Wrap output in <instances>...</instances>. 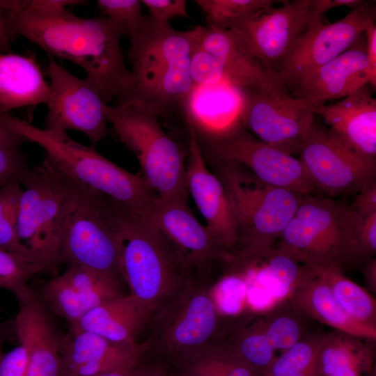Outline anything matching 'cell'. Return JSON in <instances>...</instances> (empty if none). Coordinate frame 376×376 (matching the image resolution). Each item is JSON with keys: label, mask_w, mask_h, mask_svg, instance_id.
<instances>
[{"label": "cell", "mask_w": 376, "mask_h": 376, "mask_svg": "<svg viewBox=\"0 0 376 376\" xmlns=\"http://www.w3.org/2000/svg\"><path fill=\"white\" fill-rule=\"evenodd\" d=\"M187 156V190L206 221L208 233L219 247L235 246L238 229L233 209L221 181L207 168L198 135L190 124Z\"/></svg>", "instance_id": "cell-19"}, {"label": "cell", "mask_w": 376, "mask_h": 376, "mask_svg": "<svg viewBox=\"0 0 376 376\" xmlns=\"http://www.w3.org/2000/svg\"><path fill=\"white\" fill-rule=\"evenodd\" d=\"M312 302L318 313L328 322L336 324L347 322L348 315L329 287L325 285L317 287L312 295Z\"/></svg>", "instance_id": "cell-40"}, {"label": "cell", "mask_w": 376, "mask_h": 376, "mask_svg": "<svg viewBox=\"0 0 376 376\" xmlns=\"http://www.w3.org/2000/svg\"><path fill=\"white\" fill-rule=\"evenodd\" d=\"M15 329L26 352V376H62L60 335L36 297L20 306Z\"/></svg>", "instance_id": "cell-25"}, {"label": "cell", "mask_w": 376, "mask_h": 376, "mask_svg": "<svg viewBox=\"0 0 376 376\" xmlns=\"http://www.w3.org/2000/svg\"><path fill=\"white\" fill-rule=\"evenodd\" d=\"M154 312L132 294L107 300L70 325L72 331H85L120 343H134Z\"/></svg>", "instance_id": "cell-26"}, {"label": "cell", "mask_w": 376, "mask_h": 376, "mask_svg": "<svg viewBox=\"0 0 376 376\" xmlns=\"http://www.w3.org/2000/svg\"><path fill=\"white\" fill-rule=\"evenodd\" d=\"M19 185L12 183L0 188V249L33 262L16 231L19 201L23 192Z\"/></svg>", "instance_id": "cell-29"}, {"label": "cell", "mask_w": 376, "mask_h": 376, "mask_svg": "<svg viewBox=\"0 0 376 376\" xmlns=\"http://www.w3.org/2000/svg\"><path fill=\"white\" fill-rule=\"evenodd\" d=\"M123 283L118 278L73 266L46 281L41 296L51 311L70 325L101 303L125 295Z\"/></svg>", "instance_id": "cell-18"}, {"label": "cell", "mask_w": 376, "mask_h": 376, "mask_svg": "<svg viewBox=\"0 0 376 376\" xmlns=\"http://www.w3.org/2000/svg\"><path fill=\"white\" fill-rule=\"evenodd\" d=\"M311 0L283 1L272 6L233 18L220 29L239 31L252 52L267 68H275L309 25Z\"/></svg>", "instance_id": "cell-16"}, {"label": "cell", "mask_w": 376, "mask_h": 376, "mask_svg": "<svg viewBox=\"0 0 376 376\" xmlns=\"http://www.w3.org/2000/svg\"><path fill=\"white\" fill-rule=\"evenodd\" d=\"M241 88V124L266 145L299 155L315 117L311 107L291 95Z\"/></svg>", "instance_id": "cell-14"}, {"label": "cell", "mask_w": 376, "mask_h": 376, "mask_svg": "<svg viewBox=\"0 0 376 376\" xmlns=\"http://www.w3.org/2000/svg\"><path fill=\"white\" fill-rule=\"evenodd\" d=\"M97 5L110 19L121 25L130 37L141 29L148 17L141 13V1L98 0Z\"/></svg>", "instance_id": "cell-32"}, {"label": "cell", "mask_w": 376, "mask_h": 376, "mask_svg": "<svg viewBox=\"0 0 376 376\" xmlns=\"http://www.w3.org/2000/svg\"><path fill=\"white\" fill-rule=\"evenodd\" d=\"M31 169L19 148H0V188L12 183L22 184Z\"/></svg>", "instance_id": "cell-37"}, {"label": "cell", "mask_w": 376, "mask_h": 376, "mask_svg": "<svg viewBox=\"0 0 376 376\" xmlns=\"http://www.w3.org/2000/svg\"><path fill=\"white\" fill-rule=\"evenodd\" d=\"M136 366H130L128 368H125L123 369L114 370L111 372L98 374L94 376H132L133 372L135 368L136 367Z\"/></svg>", "instance_id": "cell-54"}, {"label": "cell", "mask_w": 376, "mask_h": 376, "mask_svg": "<svg viewBox=\"0 0 376 376\" xmlns=\"http://www.w3.org/2000/svg\"><path fill=\"white\" fill-rule=\"evenodd\" d=\"M375 8L367 2L342 19L308 26L300 34L275 68L290 92L308 72L347 49L375 20Z\"/></svg>", "instance_id": "cell-12"}, {"label": "cell", "mask_w": 376, "mask_h": 376, "mask_svg": "<svg viewBox=\"0 0 376 376\" xmlns=\"http://www.w3.org/2000/svg\"><path fill=\"white\" fill-rule=\"evenodd\" d=\"M237 361L221 352L216 346L184 367L185 376H232Z\"/></svg>", "instance_id": "cell-36"}, {"label": "cell", "mask_w": 376, "mask_h": 376, "mask_svg": "<svg viewBox=\"0 0 376 376\" xmlns=\"http://www.w3.org/2000/svg\"><path fill=\"white\" fill-rule=\"evenodd\" d=\"M364 3L361 0H311L310 10L314 19L320 22L322 21L324 13L332 8L347 6L353 10L361 7Z\"/></svg>", "instance_id": "cell-49"}, {"label": "cell", "mask_w": 376, "mask_h": 376, "mask_svg": "<svg viewBox=\"0 0 376 376\" xmlns=\"http://www.w3.org/2000/svg\"><path fill=\"white\" fill-rule=\"evenodd\" d=\"M299 155L316 191L327 196L359 193L375 182L376 160L356 152L315 117Z\"/></svg>", "instance_id": "cell-11"}, {"label": "cell", "mask_w": 376, "mask_h": 376, "mask_svg": "<svg viewBox=\"0 0 376 376\" xmlns=\"http://www.w3.org/2000/svg\"><path fill=\"white\" fill-rule=\"evenodd\" d=\"M219 178L233 209L244 252L267 248L292 219L302 194L267 184L233 162H221Z\"/></svg>", "instance_id": "cell-8"}, {"label": "cell", "mask_w": 376, "mask_h": 376, "mask_svg": "<svg viewBox=\"0 0 376 376\" xmlns=\"http://www.w3.org/2000/svg\"><path fill=\"white\" fill-rule=\"evenodd\" d=\"M11 53L12 49L10 45V39L6 29L3 10L0 1V54Z\"/></svg>", "instance_id": "cell-53"}, {"label": "cell", "mask_w": 376, "mask_h": 376, "mask_svg": "<svg viewBox=\"0 0 376 376\" xmlns=\"http://www.w3.org/2000/svg\"><path fill=\"white\" fill-rule=\"evenodd\" d=\"M59 262L123 280L114 201L69 177Z\"/></svg>", "instance_id": "cell-6"}, {"label": "cell", "mask_w": 376, "mask_h": 376, "mask_svg": "<svg viewBox=\"0 0 376 376\" xmlns=\"http://www.w3.org/2000/svg\"><path fill=\"white\" fill-rule=\"evenodd\" d=\"M322 366V371L326 376L338 368L345 367L354 368L351 359L345 350L332 347L327 349L323 352Z\"/></svg>", "instance_id": "cell-46"}, {"label": "cell", "mask_w": 376, "mask_h": 376, "mask_svg": "<svg viewBox=\"0 0 376 376\" xmlns=\"http://www.w3.org/2000/svg\"><path fill=\"white\" fill-rule=\"evenodd\" d=\"M196 45L219 61L227 83L273 95H291L277 73L260 62L239 31L199 26Z\"/></svg>", "instance_id": "cell-17"}, {"label": "cell", "mask_w": 376, "mask_h": 376, "mask_svg": "<svg viewBox=\"0 0 376 376\" xmlns=\"http://www.w3.org/2000/svg\"><path fill=\"white\" fill-rule=\"evenodd\" d=\"M3 355H4V353L3 352V350H2V338H1V335L0 333V362Z\"/></svg>", "instance_id": "cell-56"}, {"label": "cell", "mask_w": 376, "mask_h": 376, "mask_svg": "<svg viewBox=\"0 0 376 376\" xmlns=\"http://www.w3.org/2000/svg\"><path fill=\"white\" fill-rule=\"evenodd\" d=\"M206 15L208 26L220 29L227 21L273 6L272 0H196Z\"/></svg>", "instance_id": "cell-31"}, {"label": "cell", "mask_w": 376, "mask_h": 376, "mask_svg": "<svg viewBox=\"0 0 376 376\" xmlns=\"http://www.w3.org/2000/svg\"><path fill=\"white\" fill-rule=\"evenodd\" d=\"M212 297L216 307L226 314H235L242 305L246 292V285L240 277L230 276L223 279Z\"/></svg>", "instance_id": "cell-38"}, {"label": "cell", "mask_w": 376, "mask_h": 376, "mask_svg": "<svg viewBox=\"0 0 376 376\" xmlns=\"http://www.w3.org/2000/svg\"><path fill=\"white\" fill-rule=\"evenodd\" d=\"M367 66L364 31L345 52L306 75L290 95L309 107L343 99L368 84Z\"/></svg>", "instance_id": "cell-20"}, {"label": "cell", "mask_w": 376, "mask_h": 376, "mask_svg": "<svg viewBox=\"0 0 376 376\" xmlns=\"http://www.w3.org/2000/svg\"><path fill=\"white\" fill-rule=\"evenodd\" d=\"M210 141L220 162L237 163L267 184L302 195L316 191L300 159L266 145L242 124Z\"/></svg>", "instance_id": "cell-15"}, {"label": "cell", "mask_w": 376, "mask_h": 376, "mask_svg": "<svg viewBox=\"0 0 376 376\" xmlns=\"http://www.w3.org/2000/svg\"><path fill=\"white\" fill-rule=\"evenodd\" d=\"M48 56L47 74L50 84L45 129L60 132L68 130L83 132L95 146L109 132L104 111L107 103L86 78L75 77L53 56Z\"/></svg>", "instance_id": "cell-13"}, {"label": "cell", "mask_w": 376, "mask_h": 376, "mask_svg": "<svg viewBox=\"0 0 376 376\" xmlns=\"http://www.w3.org/2000/svg\"><path fill=\"white\" fill-rule=\"evenodd\" d=\"M16 231L42 272L58 275L61 228L70 193L69 180L44 156L23 182Z\"/></svg>", "instance_id": "cell-7"}, {"label": "cell", "mask_w": 376, "mask_h": 376, "mask_svg": "<svg viewBox=\"0 0 376 376\" xmlns=\"http://www.w3.org/2000/svg\"><path fill=\"white\" fill-rule=\"evenodd\" d=\"M351 210V209H350ZM354 232L356 246L375 251L376 249V214L361 215L352 210Z\"/></svg>", "instance_id": "cell-43"}, {"label": "cell", "mask_w": 376, "mask_h": 376, "mask_svg": "<svg viewBox=\"0 0 376 376\" xmlns=\"http://www.w3.org/2000/svg\"><path fill=\"white\" fill-rule=\"evenodd\" d=\"M257 282L273 297H284L298 276L295 261L286 253L274 255L267 264L251 271Z\"/></svg>", "instance_id": "cell-30"}, {"label": "cell", "mask_w": 376, "mask_h": 376, "mask_svg": "<svg viewBox=\"0 0 376 376\" xmlns=\"http://www.w3.org/2000/svg\"><path fill=\"white\" fill-rule=\"evenodd\" d=\"M104 111L118 140L136 156L148 187L166 200L188 201L187 152L169 137L159 121L162 109L140 98H130Z\"/></svg>", "instance_id": "cell-4"}, {"label": "cell", "mask_w": 376, "mask_h": 376, "mask_svg": "<svg viewBox=\"0 0 376 376\" xmlns=\"http://www.w3.org/2000/svg\"><path fill=\"white\" fill-rule=\"evenodd\" d=\"M49 95L34 56L0 54V111L46 104Z\"/></svg>", "instance_id": "cell-27"}, {"label": "cell", "mask_w": 376, "mask_h": 376, "mask_svg": "<svg viewBox=\"0 0 376 376\" xmlns=\"http://www.w3.org/2000/svg\"><path fill=\"white\" fill-rule=\"evenodd\" d=\"M273 350L265 334H251L242 340L237 357L249 366L264 367L270 363Z\"/></svg>", "instance_id": "cell-39"}, {"label": "cell", "mask_w": 376, "mask_h": 376, "mask_svg": "<svg viewBox=\"0 0 376 376\" xmlns=\"http://www.w3.org/2000/svg\"><path fill=\"white\" fill-rule=\"evenodd\" d=\"M312 362L311 347L304 343H297L274 363L270 376H294L298 374L311 376Z\"/></svg>", "instance_id": "cell-34"}, {"label": "cell", "mask_w": 376, "mask_h": 376, "mask_svg": "<svg viewBox=\"0 0 376 376\" xmlns=\"http://www.w3.org/2000/svg\"><path fill=\"white\" fill-rule=\"evenodd\" d=\"M368 60L367 76L368 84L376 86V25L372 21L365 30Z\"/></svg>", "instance_id": "cell-47"}, {"label": "cell", "mask_w": 376, "mask_h": 376, "mask_svg": "<svg viewBox=\"0 0 376 376\" xmlns=\"http://www.w3.org/2000/svg\"><path fill=\"white\" fill-rule=\"evenodd\" d=\"M151 319L148 350L183 368L215 346L217 308L210 292L193 280Z\"/></svg>", "instance_id": "cell-9"}, {"label": "cell", "mask_w": 376, "mask_h": 376, "mask_svg": "<svg viewBox=\"0 0 376 376\" xmlns=\"http://www.w3.org/2000/svg\"><path fill=\"white\" fill-rule=\"evenodd\" d=\"M62 376H94L136 366L147 342L120 343L85 331L60 335Z\"/></svg>", "instance_id": "cell-21"}, {"label": "cell", "mask_w": 376, "mask_h": 376, "mask_svg": "<svg viewBox=\"0 0 376 376\" xmlns=\"http://www.w3.org/2000/svg\"><path fill=\"white\" fill-rule=\"evenodd\" d=\"M10 40L19 35L48 55L71 61L86 72L105 102L127 97L133 78L125 63L123 27L108 17L83 18L65 9L41 14L20 8L16 0L1 1Z\"/></svg>", "instance_id": "cell-1"}, {"label": "cell", "mask_w": 376, "mask_h": 376, "mask_svg": "<svg viewBox=\"0 0 376 376\" xmlns=\"http://www.w3.org/2000/svg\"><path fill=\"white\" fill-rule=\"evenodd\" d=\"M26 141V139L0 122V148H19Z\"/></svg>", "instance_id": "cell-50"}, {"label": "cell", "mask_w": 376, "mask_h": 376, "mask_svg": "<svg viewBox=\"0 0 376 376\" xmlns=\"http://www.w3.org/2000/svg\"><path fill=\"white\" fill-rule=\"evenodd\" d=\"M189 74L192 83L196 84L209 85L226 82L219 61L197 46L196 42L190 56Z\"/></svg>", "instance_id": "cell-35"}, {"label": "cell", "mask_w": 376, "mask_h": 376, "mask_svg": "<svg viewBox=\"0 0 376 376\" xmlns=\"http://www.w3.org/2000/svg\"><path fill=\"white\" fill-rule=\"evenodd\" d=\"M148 218L177 249L189 268L203 271L219 256L220 247L192 214L188 201L166 200L156 196Z\"/></svg>", "instance_id": "cell-22"}, {"label": "cell", "mask_w": 376, "mask_h": 376, "mask_svg": "<svg viewBox=\"0 0 376 376\" xmlns=\"http://www.w3.org/2000/svg\"><path fill=\"white\" fill-rule=\"evenodd\" d=\"M350 207L361 215L376 214V183L359 191Z\"/></svg>", "instance_id": "cell-48"}, {"label": "cell", "mask_w": 376, "mask_h": 376, "mask_svg": "<svg viewBox=\"0 0 376 376\" xmlns=\"http://www.w3.org/2000/svg\"><path fill=\"white\" fill-rule=\"evenodd\" d=\"M198 31L199 26L177 31L169 22L148 17L143 27L130 36L128 56L133 84L125 100L150 101L162 110L182 104L193 85L189 61Z\"/></svg>", "instance_id": "cell-5"}, {"label": "cell", "mask_w": 376, "mask_h": 376, "mask_svg": "<svg viewBox=\"0 0 376 376\" xmlns=\"http://www.w3.org/2000/svg\"><path fill=\"white\" fill-rule=\"evenodd\" d=\"M27 355L20 345L3 356L0 362V376H26Z\"/></svg>", "instance_id": "cell-44"}, {"label": "cell", "mask_w": 376, "mask_h": 376, "mask_svg": "<svg viewBox=\"0 0 376 376\" xmlns=\"http://www.w3.org/2000/svg\"><path fill=\"white\" fill-rule=\"evenodd\" d=\"M248 299L255 308L261 309L269 306L273 300V296L264 288L251 287L247 290Z\"/></svg>", "instance_id": "cell-51"}, {"label": "cell", "mask_w": 376, "mask_h": 376, "mask_svg": "<svg viewBox=\"0 0 376 376\" xmlns=\"http://www.w3.org/2000/svg\"><path fill=\"white\" fill-rule=\"evenodd\" d=\"M0 122L27 141L39 145L46 157L68 177L110 198L129 211L148 217L157 196L140 173H132L73 139L66 132L41 129L0 111Z\"/></svg>", "instance_id": "cell-3"}, {"label": "cell", "mask_w": 376, "mask_h": 376, "mask_svg": "<svg viewBox=\"0 0 376 376\" xmlns=\"http://www.w3.org/2000/svg\"><path fill=\"white\" fill-rule=\"evenodd\" d=\"M280 237L288 255L318 260L336 257L356 246L353 214L329 197L303 195Z\"/></svg>", "instance_id": "cell-10"}, {"label": "cell", "mask_w": 376, "mask_h": 376, "mask_svg": "<svg viewBox=\"0 0 376 376\" xmlns=\"http://www.w3.org/2000/svg\"><path fill=\"white\" fill-rule=\"evenodd\" d=\"M132 376H169L166 368L159 364L139 366L135 368Z\"/></svg>", "instance_id": "cell-52"}, {"label": "cell", "mask_w": 376, "mask_h": 376, "mask_svg": "<svg viewBox=\"0 0 376 376\" xmlns=\"http://www.w3.org/2000/svg\"><path fill=\"white\" fill-rule=\"evenodd\" d=\"M368 86L334 104L310 107L347 146L376 160V99Z\"/></svg>", "instance_id": "cell-23"}, {"label": "cell", "mask_w": 376, "mask_h": 376, "mask_svg": "<svg viewBox=\"0 0 376 376\" xmlns=\"http://www.w3.org/2000/svg\"><path fill=\"white\" fill-rule=\"evenodd\" d=\"M178 376H185V375L182 373V374H181V375H180Z\"/></svg>", "instance_id": "cell-57"}, {"label": "cell", "mask_w": 376, "mask_h": 376, "mask_svg": "<svg viewBox=\"0 0 376 376\" xmlns=\"http://www.w3.org/2000/svg\"><path fill=\"white\" fill-rule=\"evenodd\" d=\"M149 10L150 17L157 22L168 23L174 17H189L185 0H143Z\"/></svg>", "instance_id": "cell-42"}, {"label": "cell", "mask_w": 376, "mask_h": 376, "mask_svg": "<svg viewBox=\"0 0 376 376\" xmlns=\"http://www.w3.org/2000/svg\"><path fill=\"white\" fill-rule=\"evenodd\" d=\"M41 269L27 258L0 249V288L10 292L23 306L35 297L29 283Z\"/></svg>", "instance_id": "cell-28"}, {"label": "cell", "mask_w": 376, "mask_h": 376, "mask_svg": "<svg viewBox=\"0 0 376 376\" xmlns=\"http://www.w3.org/2000/svg\"><path fill=\"white\" fill-rule=\"evenodd\" d=\"M333 294L345 311L352 317L363 319L373 310L368 295L357 285L345 279H338L334 285Z\"/></svg>", "instance_id": "cell-33"}, {"label": "cell", "mask_w": 376, "mask_h": 376, "mask_svg": "<svg viewBox=\"0 0 376 376\" xmlns=\"http://www.w3.org/2000/svg\"><path fill=\"white\" fill-rule=\"evenodd\" d=\"M86 2L80 0H17L20 8L29 12L41 14L58 13L66 9L65 7L68 5H80Z\"/></svg>", "instance_id": "cell-45"}, {"label": "cell", "mask_w": 376, "mask_h": 376, "mask_svg": "<svg viewBox=\"0 0 376 376\" xmlns=\"http://www.w3.org/2000/svg\"><path fill=\"white\" fill-rule=\"evenodd\" d=\"M114 211L123 279L130 294L155 314L192 280L188 273L190 268L149 218L115 201Z\"/></svg>", "instance_id": "cell-2"}, {"label": "cell", "mask_w": 376, "mask_h": 376, "mask_svg": "<svg viewBox=\"0 0 376 376\" xmlns=\"http://www.w3.org/2000/svg\"><path fill=\"white\" fill-rule=\"evenodd\" d=\"M242 101V88L226 82L193 84L182 105L188 123L212 140L241 124Z\"/></svg>", "instance_id": "cell-24"}, {"label": "cell", "mask_w": 376, "mask_h": 376, "mask_svg": "<svg viewBox=\"0 0 376 376\" xmlns=\"http://www.w3.org/2000/svg\"><path fill=\"white\" fill-rule=\"evenodd\" d=\"M299 333L298 325L293 320L282 317L271 324L265 335L274 349H289L296 343Z\"/></svg>", "instance_id": "cell-41"}, {"label": "cell", "mask_w": 376, "mask_h": 376, "mask_svg": "<svg viewBox=\"0 0 376 376\" xmlns=\"http://www.w3.org/2000/svg\"><path fill=\"white\" fill-rule=\"evenodd\" d=\"M327 376H358V375L354 368L345 367L338 368Z\"/></svg>", "instance_id": "cell-55"}]
</instances>
